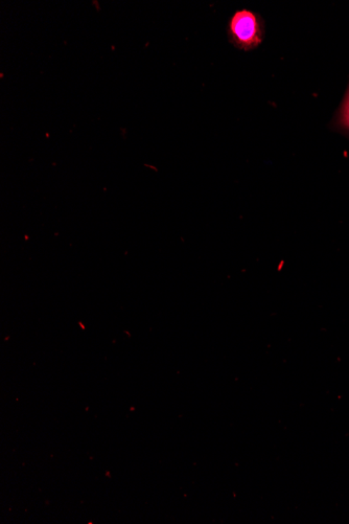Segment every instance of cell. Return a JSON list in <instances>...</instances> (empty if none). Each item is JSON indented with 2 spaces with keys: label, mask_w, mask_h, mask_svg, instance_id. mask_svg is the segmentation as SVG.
Instances as JSON below:
<instances>
[{
  "label": "cell",
  "mask_w": 349,
  "mask_h": 524,
  "mask_svg": "<svg viewBox=\"0 0 349 524\" xmlns=\"http://www.w3.org/2000/svg\"><path fill=\"white\" fill-rule=\"evenodd\" d=\"M337 123L342 130L349 133V87L340 107Z\"/></svg>",
  "instance_id": "2"
},
{
  "label": "cell",
  "mask_w": 349,
  "mask_h": 524,
  "mask_svg": "<svg viewBox=\"0 0 349 524\" xmlns=\"http://www.w3.org/2000/svg\"><path fill=\"white\" fill-rule=\"evenodd\" d=\"M228 39L234 48L249 52L262 44L266 33L264 19L249 10H238L228 23Z\"/></svg>",
  "instance_id": "1"
}]
</instances>
